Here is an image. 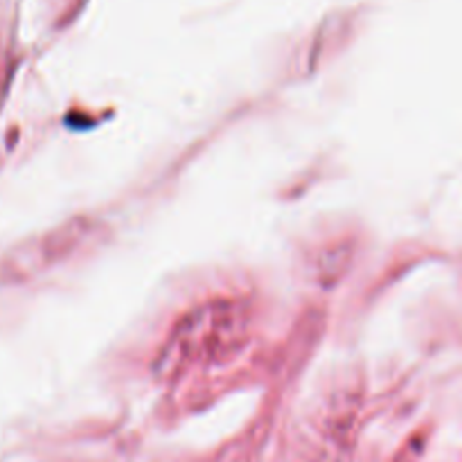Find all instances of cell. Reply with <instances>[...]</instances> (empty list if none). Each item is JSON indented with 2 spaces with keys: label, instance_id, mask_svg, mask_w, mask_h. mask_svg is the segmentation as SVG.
<instances>
[{
  "label": "cell",
  "instance_id": "1",
  "mask_svg": "<svg viewBox=\"0 0 462 462\" xmlns=\"http://www.w3.org/2000/svg\"><path fill=\"white\" fill-rule=\"evenodd\" d=\"M246 329V310L233 300H215L197 307L176 323L161 350L156 370L174 377L189 368L215 364L235 350Z\"/></svg>",
  "mask_w": 462,
  "mask_h": 462
}]
</instances>
